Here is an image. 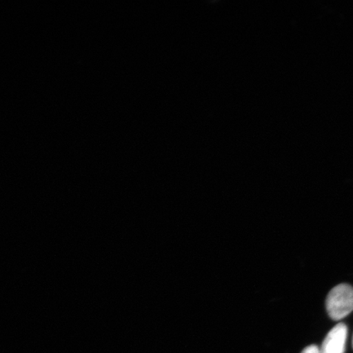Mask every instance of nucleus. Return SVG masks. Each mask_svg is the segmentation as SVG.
<instances>
[{
	"instance_id": "nucleus-4",
	"label": "nucleus",
	"mask_w": 353,
	"mask_h": 353,
	"mask_svg": "<svg viewBox=\"0 0 353 353\" xmlns=\"http://www.w3.org/2000/svg\"><path fill=\"white\" fill-rule=\"evenodd\" d=\"M352 346H353V338H352Z\"/></svg>"
},
{
	"instance_id": "nucleus-3",
	"label": "nucleus",
	"mask_w": 353,
	"mask_h": 353,
	"mask_svg": "<svg viewBox=\"0 0 353 353\" xmlns=\"http://www.w3.org/2000/svg\"><path fill=\"white\" fill-rule=\"evenodd\" d=\"M301 353H320V350L316 345H310L304 348Z\"/></svg>"
},
{
	"instance_id": "nucleus-2",
	"label": "nucleus",
	"mask_w": 353,
	"mask_h": 353,
	"mask_svg": "<svg viewBox=\"0 0 353 353\" xmlns=\"http://www.w3.org/2000/svg\"><path fill=\"white\" fill-rule=\"evenodd\" d=\"M347 337L345 324L339 323L330 331L320 350V353H344Z\"/></svg>"
},
{
	"instance_id": "nucleus-1",
	"label": "nucleus",
	"mask_w": 353,
	"mask_h": 353,
	"mask_svg": "<svg viewBox=\"0 0 353 353\" xmlns=\"http://www.w3.org/2000/svg\"><path fill=\"white\" fill-rule=\"evenodd\" d=\"M326 310L331 319L341 321L353 311V288L347 284L334 287L326 299Z\"/></svg>"
}]
</instances>
